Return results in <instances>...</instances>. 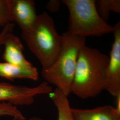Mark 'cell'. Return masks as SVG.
<instances>
[{"mask_svg":"<svg viewBox=\"0 0 120 120\" xmlns=\"http://www.w3.org/2000/svg\"><path fill=\"white\" fill-rule=\"evenodd\" d=\"M109 57L98 49L82 47L79 54L71 93L80 98H94L103 90Z\"/></svg>","mask_w":120,"mask_h":120,"instance_id":"1","label":"cell"},{"mask_svg":"<svg viewBox=\"0 0 120 120\" xmlns=\"http://www.w3.org/2000/svg\"><path fill=\"white\" fill-rule=\"evenodd\" d=\"M27 46L38 60L42 71L48 69L60 53L63 38L56 30L51 17L45 12L38 15L30 30L22 33Z\"/></svg>","mask_w":120,"mask_h":120,"instance_id":"2","label":"cell"},{"mask_svg":"<svg viewBox=\"0 0 120 120\" xmlns=\"http://www.w3.org/2000/svg\"><path fill=\"white\" fill-rule=\"evenodd\" d=\"M63 45L60 53L48 69L41 71L45 82L55 86L68 97L71 93L73 80L80 50L86 45V38L63 33Z\"/></svg>","mask_w":120,"mask_h":120,"instance_id":"3","label":"cell"},{"mask_svg":"<svg viewBox=\"0 0 120 120\" xmlns=\"http://www.w3.org/2000/svg\"><path fill=\"white\" fill-rule=\"evenodd\" d=\"M94 0H63L69 10V30L72 34L86 38L112 33L113 26L100 16Z\"/></svg>","mask_w":120,"mask_h":120,"instance_id":"4","label":"cell"},{"mask_svg":"<svg viewBox=\"0 0 120 120\" xmlns=\"http://www.w3.org/2000/svg\"><path fill=\"white\" fill-rule=\"evenodd\" d=\"M52 91V88L45 81L34 87L2 82H0V102L9 103L16 106L29 105L34 102L36 96L49 94Z\"/></svg>","mask_w":120,"mask_h":120,"instance_id":"5","label":"cell"},{"mask_svg":"<svg viewBox=\"0 0 120 120\" xmlns=\"http://www.w3.org/2000/svg\"><path fill=\"white\" fill-rule=\"evenodd\" d=\"M114 41L106 69L105 90L116 98L120 94V22L113 26Z\"/></svg>","mask_w":120,"mask_h":120,"instance_id":"6","label":"cell"},{"mask_svg":"<svg viewBox=\"0 0 120 120\" xmlns=\"http://www.w3.org/2000/svg\"><path fill=\"white\" fill-rule=\"evenodd\" d=\"M10 9L12 22L17 24L22 33L30 30L38 16L33 0H10Z\"/></svg>","mask_w":120,"mask_h":120,"instance_id":"7","label":"cell"},{"mask_svg":"<svg viewBox=\"0 0 120 120\" xmlns=\"http://www.w3.org/2000/svg\"><path fill=\"white\" fill-rule=\"evenodd\" d=\"M3 45L4 46V50L2 57L4 62L26 68L34 66L24 56V48L20 39L13 33L6 36Z\"/></svg>","mask_w":120,"mask_h":120,"instance_id":"8","label":"cell"},{"mask_svg":"<svg viewBox=\"0 0 120 120\" xmlns=\"http://www.w3.org/2000/svg\"><path fill=\"white\" fill-rule=\"evenodd\" d=\"M71 111L75 120H120V112L109 105L87 109L72 108Z\"/></svg>","mask_w":120,"mask_h":120,"instance_id":"9","label":"cell"},{"mask_svg":"<svg viewBox=\"0 0 120 120\" xmlns=\"http://www.w3.org/2000/svg\"><path fill=\"white\" fill-rule=\"evenodd\" d=\"M0 77L11 81L17 79H29L36 81L38 79L39 73L38 69L34 66L26 68L6 62H0Z\"/></svg>","mask_w":120,"mask_h":120,"instance_id":"10","label":"cell"},{"mask_svg":"<svg viewBox=\"0 0 120 120\" xmlns=\"http://www.w3.org/2000/svg\"><path fill=\"white\" fill-rule=\"evenodd\" d=\"M49 97L56 108L57 120H75L73 116L68 97L56 89L49 94Z\"/></svg>","mask_w":120,"mask_h":120,"instance_id":"11","label":"cell"},{"mask_svg":"<svg viewBox=\"0 0 120 120\" xmlns=\"http://www.w3.org/2000/svg\"><path fill=\"white\" fill-rule=\"evenodd\" d=\"M96 3L99 15L105 22L109 19L111 12L120 13V0H99Z\"/></svg>","mask_w":120,"mask_h":120,"instance_id":"12","label":"cell"},{"mask_svg":"<svg viewBox=\"0 0 120 120\" xmlns=\"http://www.w3.org/2000/svg\"><path fill=\"white\" fill-rule=\"evenodd\" d=\"M9 116L15 120H26V118L17 106L7 102H0V116Z\"/></svg>","mask_w":120,"mask_h":120,"instance_id":"13","label":"cell"},{"mask_svg":"<svg viewBox=\"0 0 120 120\" xmlns=\"http://www.w3.org/2000/svg\"><path fill=\"white\" fill-rule=\"evenodd\" d=\"M10 0H0V26L4 27L12 22L10 15Z\"/></svg>","mask_w":120,"mask_h":120,"instance_id":"14","label":"cell"},{"mask_svg":"<svg viewBox=\"0 0 120 120\" xmlns=\"http://www.w3.org/2000/svg\"><path fill=\"white\" fill-rule=\"evenodd\" d=\"M15 24L12 22L8 23L3 27L2 30L0 32V52L1 51V47L3 45L4 39L8 35L13 33Z\"/></svg>","mask_w":120,"mask_h":120,"instance_id":"15","label":"cell"},{"mask_svg":"<svg viewBox=\"0 0 120 120\" xmlns=\"http://www.w3.org/2000/svg\"><path fill=\"white\" fill-rule=\"evenodd\" d=\"M61 3V1L59 0H49L46 5L48 10L52 12H56L59 9Z\"/></svg>","mask_w":120,"mask_h":120,"instance_id":"16","label":"cell"},{"mask_svg":"<svg viewBox=\"0 0 120 120\" xmlns=\"http://www.w3.org/2000/svg\"><path fill=\"white\" fill-rule=\"evenodd\" d=\"M30 120H44L43 119L39 117H38V116H33L31 117Z\"/></svg>","mask_w":120,"mask_h":120,"instance_id":"17","label":"cell"}]
</instances>
